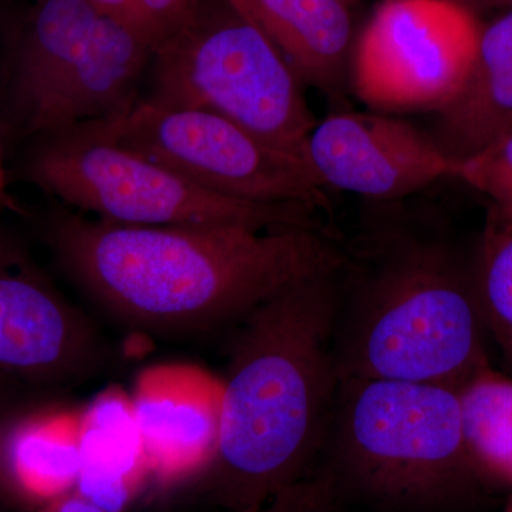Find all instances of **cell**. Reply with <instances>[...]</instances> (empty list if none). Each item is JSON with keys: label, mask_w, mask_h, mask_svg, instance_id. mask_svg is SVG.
Returning a JSON list of instances; mask_svg holds the SVG:
<instances>
[{"label": "cell", "mask_w": 512, "mask_h": 512, "mask_svg": "<svg viewBox=\"0 0 512 512\" xmlns=\"http://www.w3.org/2000/svg\"><path fill=\"white\" fill-rule=\"evenodd\" d=\"M483 2L487 5L507 6V8L512 9V0H483Z\"/></svg>", "instance_id": "27"}, {"label": "cell", "mask_w": 512, "mask_h": 512, "mask_svg": "<svg viewBox=\"0 0 512 512\" xmlns=\"http://www.w3.org/2000/svg\"><path fill=\"white\" fill-rule=\"evenodd\" d=\"M340 268L289 285L238 323L220 448L195 484L224 512L259 510L318 464L340 384Z\"/></svg>", "instance_id": "2"}, {"label": "cell", "mask_w": 512, "mask_h": 512, "mask_svg": "<svg viewBox=\"0 0 512 512\" xmlns=\"http://www.w3.org/2000/svg\"><path fill=\"white\" fill-rule=\"evenodd\" d=\"M485 328L512 370V207L491 202L476 261Z\"/></svg>", "instance_id": "18"}, {"label": "cell", "mask_w": 512, "mask_h": 512, "mask_svg": "<svg viewBox=\"0 0 512 512\" xmlns=\"http://www.w3.org/2000/svg\"><path fill=\"white\" fill-rule=\"evenodd\" d=\"M340 497L393 512L466 504L483 487L461 431L457 389L402 380H340L316 464Z\"/></svg>", "instance_id": "4"}, {"label": "cell", "mask_w": 512, "mask_h": 512, "mask_svg": "<svg viewBox=\"0 0 512 512\" xmlns=\"http://www.w3.org/2000/svg\"><path fill=\"white\" fill-rule=\"evenodd\" d=\"M510 133H512V128H511V131H510ZM510 133H508V134H510ZM505 136H507V134H505Z\"/></svg>", "instance_id": "29"}, {"label": "cell", "mask_w": 512, "mask_h": 512, "mask_svg": "<svg viewBox=\"0 0 512 512\" xmlns=\"http://www.w3.org/2000/svg\"><path fill=\"white\" fill-rule=\"evenodd\" d=\"M25 174L29 183L69 207L119 224L325 225L312 208L235 200L202 188L104 136L92 123L35 138Z\"/></svg>", "instance_id": "6"}, {"label": "cell", "mask_w": 512, "mask_h": 512, "mask_svg": "<svg viewBox=\"0 0 512 512\" xmlns=\"http://www.w3.org/2000/svg\"><path fill=\"white\" fill-rule=\"evenodd\" d=\"M302 154L323 187L377 202L407 200L453 177L456 164L433 136L383 113L326 117L306 137Z\"/></svg>", "instance_id": "11"}, {"label": "cell", "mask_w": 512, "mask_h": 512, "mask_svg": "<svg viewBox=\"0 0 512 512\" xmlns=\"http://www.w3.org/2000/svg\"><path fill=\"white\" fill-rule=\"evenodd\" d=\"M386 202L345 242L335 356L340 380L458 389L488 362L470 266L436 215Z\"/></svg>", "instance_id": "3"}, {"label": "cell", "mask_w": 512, "mask_h": 512, "mask_svg": "<svg viewBox=\"0 0 512 512\" xmlns=\"http://www.w3.org/2000/svg\"><path fill=\"white\" fill-rule=\"evenodd\" d=\"M481 29L456 0H386L360 37L353 93L370 109H444L463 89Z\"/></svg>", "instance_id": "10"}, {"label": "cell", "mask_w": 512, "mask_h": 512, "mask_svg": "<svg viewBox=\"0 0 512 512\" xmlns=\"http://www.w3.org/2000/svg\"><path fill=\"white\" fill-rule=\"evenodd\" d=\"M512 66V10L481 30L470 76L480 77Z\"/></svg>", "instance_id": "22"}, {"label": "cell", "mask_w": 512, "mask_h": 512, "mask_svg": "<svg viewBox=\"0 0 512 512\" xmlns=\"http://www.w3.org/2000/svg\"><path fill=\"white\" fill-rule=\"evenodd\" d=\"M229 2L268 37L303 84L340 103L352 37V23L340 0Z\"/></svg>", "instance_id": "14"}, {"label": "cell", "mask_w": 512, "mask_h": 512, "mask_svg": "<svg viewBox=\"0 0 512 512\" xmlns=\"http://www.w3.org/2000/svg\"><path fill=\"white\" fill-rule=\"evenodd\" d=\"M113 365L96 323L0 231V416L62 402Z\"/></svg>", "instance_id": "9"}, {"label": "cell", "mask_w": 512, "mask_h": 512, "mask_svg": "<svg viewBox=\"0 0 512 512\" xmlns=\"http://www.w3.org/2000/svg\"><path fill=\"white\" fill-rule=\"evenodd\" d=\"M94 8L100 10L104 15L111 16L123 22L128 6V0H87Z\"/></svg>", "instance_id": "24"}, {"label": "cell", "mask_w": 512, "mask_h": 512, "mask_svg": "<svg viewBox=\"0 0 512 512\" xmlns=\"http://www.w3.org/2000/svg\"><path fill=\"white\" fill-rule=\"evenodd\" d=\"M436 114L433 138L451 160H464L490 146L512 128V66L468 77L460 93Z\"/></svg>", "instance_id": "17"}, {"label": "cell", "mask_w": 512, "mask_h": 512, "mask_svg": "<svg viewBox=\"0 0 512 512\" xmlns=\"http://www.w3.org/2000/svg\"><path fill=\"white\" fill-rule=\"evenodd\" d=\"M6 171L5 160H3V146L0 141V212H2L3 198H5Z\"/></svg>", "instance_id": "25"}, {"label": "cell", "mask_w": 512, "mask_h": 512, "mask_svg": "<svg viewBox=\"0 0 512 512\" xmlns=\"http://www.w3.org/2000/svg\"><path fill=\"white\" fill-rule=\"evenodd\" d=\"M148 487L146 451L130 392L110 384L80 412L76 490L103 510L128 512Z\"/></svg>", "instance_id": "15"}, {"label": "cell", "mask_w": 512, "mask_h": 512, "mask_svg": "<svg viewBox=\"0 0 512 512\" xmlns=\"http://www.w3.org/2000/svg\"><path fill=\"white\" fill-rule=\"evenodd\" d=\"M80 412L63 402L43 404L6 424L0 483L6 507L32 512L76 488Z\"/></svg>", "instance_id": "13"}, {"label": "cell", "mask_w": 512, "mask_h": 512, "mask_svg": "<svg viewBox=\"0 0 512 512\" xmlns=\"http://www.w3.org/2000/svg\"><path fill=\"white\" fill-rule=\"evenodd\" d=\"M504 512H512V494L510 500H508L507 505H505Z\"/></svg>", "instance_id": "28"}, {"label": "cell", "mask_w": 512, "mask_h": 512, "mask_svg": "<svg viewBox=\"0 0 512 512\" xmlns=\"http://www.w3.org/2000/svg\"><path fill=\"white\" fill-rule=\"evenodd\" d=\"M32 512H109L73 488Z\"/></svg>", "instance_id": "23"}, {"label": "cell", "mask_w": 512, "mask_h": 512, "mask_svg": "<svg viewBox=\"0 0 512 512\" xmlns=\"http://www.w3.org/2000/svg\"><path fill=\"white\" fill-rule=\"evenodd\" d=\"M345 504L332 481L315 468L254 512H345Z\"/></svg>", "instance_id": "21"}, {"label": "cell", "mask_w": 512, "mask_h": 512, "mask_svg": "<svg viewBox=\"0 0 512 512\" xmlns=\"http://www.w3.org/2000/svg\"><path fill=\"white\" fill-rule=\"evenodd\" d=\"M468 457L484 485L512 487V377L491 365L457 389Z\"/></svg>", "instance_id": "16"}, {"label": "cell", "mask_w": 512, "mask_h": 512, "mask_svg": "<svg viewBox=\"0 0 512 512\" xmlns=\"http://www.w3.org/2000/svg\"><path fill=\"white\" fill-rule=\"evenodd\" d=\"M153 50L87 0H36L10 59V121L23 137L123 116L136 106Z\"/></svg>", "instance_id": "5"}, {"label": "cell", "mask_w": 512, "mask_h": 512, "mask_svg": "<svg viewBox=\"0 0 512 512\" xmlns=\"http://www.w3.org/2000/svg\"><path fill=\"white\" fill-rule=\"evenodd\" d=\"M92 124L121 146L217 194L332 214L328 188L301 154L271 146L211 111L165 106L147 97L117 119Z\"/></svg>", "instance_id": "8"}, {"label": "cell", "mask_w": 512, "mask_h": 512, "mask_svg": "<svg viewBox=\"0 0 512 512\" xmlns=\"http://www.w3.org/2000/svg\"><path fill=\"white\" fill-rule=\"evenodd\" d=\"M45 239L57 266L127 328L185 338L241 322L275 293L336 271L333 228L128 225L57 212Z\"/></svg>", "instance_id": "1"}, {"label": "cell", "mask_w": 512, "mask_h": 512, "mask_svg": "<svg viewBox=\"0 0 512 512\" xmlns=\"http://www.w3.org/2000/svg\"><path fill=\"white\" fill-rule=\"evenodd\" d=\"M10 420L12 419H5V417L0 416V447H2V437L3 433H5L6 424H8ZM2 508H6V505L5 498H3L2 483H0V510H2Z\"/></svg>", "instance_id": "26"}, {"label": "cell", "mask_w": 512, "mask_h": 512, "mask_svg": "<svg viewBox=\"0 0 512 512\" xmlns=\"http://www.w3.org/2000/svg\"><path fill=\"white\" fill-rule=\"evenodd\" d=\"M202 0H128L123 22L154 52L188 25Z\"/></svg>", "instance_id": "20"}, {"label": "cell", "mask_w": 512, "mask_h": 512, "mask_svg": "<svg viewBox=\"0 0 512 512\" xmlns=\"http://www.w3.org/2000/svg\"><path fill=\"white\" fill-rule=\"evenodd\" d=\"M148 99L211 111L303 156L318 121L302 82L268 37L229 0H202L194 18L154 52Z\"/></svg>", "instance_id": "7"}, {"label": "cell", "mask_w": 512, "mask_h": 512, "mask_svg": "<svg viewBox=\"0 0 512 512\" xmlns=\"http://www.w3.org/2000/svg\"><path fill=\"white\" fill-rule=\"evenodd\" d=\"M150 487L197 484L220 448L224 382L204 367L160 363L138 373L130 392Z\"/></svg>", "instance_id": "12"}, {"label": "cell", "mask_w": 512, "mask_h": 512, "mask_svg": "<svg viewBox=\"0 0 512 512\" xmlns=\"http://www.w3.org/2000/svg\"><path fill=\"white\" fill-rule=\"evenodd\" d=\"M453 177L483 192L491 202L512 207V133L457 161Z\"/></svg>", "instance_id": "19"}]
</instances>
